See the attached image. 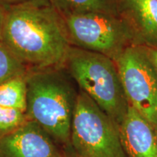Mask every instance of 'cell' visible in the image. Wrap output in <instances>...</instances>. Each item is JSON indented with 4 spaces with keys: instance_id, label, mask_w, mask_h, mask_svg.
Listing matches in <instances>:
<instances>
[{
    "instance_id": "30bf717a",
    "label": "cell",
    "mask_w": 157,
    "mask_h": 157,
    "mask_svg": "<svg viewBox=\"0 0 157 157\" xmlns=\"http://www.w3.org/2000/svg\"><path fill=\"white\" fill-rule=\"evenodd\" d=\"M61 15L74 13H103L119 15L117 0H51Z\"/></svg>"
},
{
    "instance_id": "5b68a950",
    "label": "cell",
    "mask_w": 157,
    "mask_h": 157,
    "mask_svg": "<svg viewBox=\"0 0 157 157\" xmlns=\"http://www.w3.org/2000/svg\"><path fill=\"white\" fill-rule=\"evenodd\" d=\"M70 144L79 157H127L119 125L82 90L76 97Z\"/></svg>"
},
{
    "instance_id": "277c9868",
    "label": "cell",
    "mask_w": 157,
    "mask_h": 157,
    "mask_svg": "<svg viewBox=\"0 0 157 157\" xmlns=\"http://www.w3.org/2000/svg\"><path fill=\"white\" fill-rule=\"evenodd\" d=\"M72 46L104 55L113 60L129 46L140 44L124 17L103 13L62 15Z\"/></svg>"
},
{
    "instance_id": "4fadbf2b",
    "label": "cell",
    "mask_w": 157,
    "mask_h": 157,
    "mask_svg": "<svg viewBox=\"0 0 157 157\" xmlns=\"http://www.w3.org/2000/svg\"><path fill=\"white\" fill-rule=\"evenodd\" d=\"M29 120L26 113L0 105V133L8 134Z\"/></svg>"
},
{
    "instance_id": "8fae6325",
    "label": "cell",
    "mask_w": 157,
    "mask_h": 157,
    "mask_svg": "<svg viewBox=\"0 0 157 157\" xmlns=\"http://www.w3.org/2000/svg\"><path fill=\"white\" fill-rule=\"evenodd\" d=\"M26 77H17L0 84V105L26 113Z\"/></svg>"
},
{
    "instance_id": "3957f363",
    "label": "cell",
    "mask_w": 157,
    "mask_h": 157,
    "mask_svg": "<svg viewBox=\"0 0 157 157\" xmlns=\"http://www.w3.org/2000/svg\"><path fill=\"white\" fill-rule=\"evenodd\" d=\"M65 65L82 91L119 126L126 116L129 103L114 60L72 46Z\"/></svg>"
},
{
    "instance_id": "9c48e42d",
    "label": "cell",
    "mask_w": 157,
    "mask_h": 157,
    "mask_svg": "<svg viewBox=\"0 0 157 157\" xmlns=\"http://www.w3.org/2000/svg\"><path fill=\"white\" fill-rule=\"evenodd\" d=\"M124 18L140 44L157 47V0H121Z\"/></svg>"
},
{
    "instance_id": "ba28073f",
    "label": "cell",
    "mask_w": 157,
    "mask_h": 157,
    "mask_svg": "<svg viewBox=\"0 0 157 157\" xmlns=\"http://www.w3.org/2000/svg\"><path fill=\"white\" fill-rule=\"evenodd\" d=\"M119 132L127 157H157V130L130 105Z\"/></svg>"
},
{
    "instance_id": "6da1fadb",
    "label": "cell",
    "mask_w": 157,
    "mask_h": 157,
    "mask_svg": "<svg viewBox=\"0 0 157 157\" xmlns=\"http://www.w3.org/2000/svg\"><path fill=\"white\" fill-rule=\"evenodd\" d=\"M2 42L32 71L61 68L72 47L52 2L7 8Z\"/></svg>"
},
{
    "instance_id": "7a4b0ae2",
    "label": "cell",
    "mask_w": 157,
    "mask_h": 157,
    "mask_svg": "<svg viewBox=\"0 0 157 157\" xmlns=\"http://www.w3.org/2000/svg\"><path fill=\"white\" fill-rule=\"evenodd\" d=\"M29 119L54 140L70 143L77 94L60 68L31 71L26 77Z\"/></svg>"
},
{
    "instance_id": "52a82bcc",
    "label": "cell",
    "mask_w": 157,
    "mask_h": 157,
    "mask_svg": "<svg viewBox=\"0 0 157 157\" xmlns=\"http://www.w3.org/2000/svg\"><path fill=\"white\" fill-rule=\"evenodd\" d=\"M0 157H63L52 137L32 120L0 138Z\"/></svg>"
},
{
    "instance_id": "7c38bea8",
    "label": "cell",
    "mask_w": 157,
    "mask_h": 157,
    "mask_svg": "<svg viewBox=\"0 0 157 157\" xmlns=\"http://www.w3.org/2000/svg\"><path fill=\"white\" fill-rule=\"evenodd\" d=\"M31 71L15 54L0 41V84L12 78L27 76Z\"/></svg>"
},
{
    "instance_id": "2e32d148",
    "label": "cell",
    "mask_w": 157,
    "mask_h": 157,
    "mask_svg": "<svg viewBox=\"0 0 157 157\" xmlns=\"http://www.w3.org/2000/svg\"><path fill=\"white\" fill-rule=\"evenodd\" d=\"M7 9L0 6V41H2V30L4 22H5V15Z\"/></svg>"
},
{
    "instance_id": "5bb4252c",
    "label": "cell",
    "mask_w": 157,
    "mask_h": 157,
    "mask_svg": "<svg viewBox=\"0 0 157 157\" xmlns=\"http://www.w3.org/2000/svg\"><path fill=\"white\" fill-rule=\"evenodd\" d=\"M51 0H0V6L7 9L16 6L50 3Z\"/></svg>"
},
{
    "instance_id": "9a60e30c",
    "label": "cell",
    "mask_w": 157,
    "mask_h": 157,
    "mask_svg": "<svg viewBox=\"0 0 157 157\" xmlns=\"http://www.w3.org/2000/svg\"><path fill=\"white\" fill-rule=\"evenodd\" d=\"M143 47L157 71V47H149L146 45H143Z\"/></svg>"
},
{
    "instance_id": "e0dca14e",
    "label": "cell",
    "mask_w": 157,
    "mask_h": 157,
    "mask_svg": "<svg viewBox=\"0 0 157 157\" xmlns=\"http://www.w3.org/2000/svg\"><path fill=\"white\" fill-rule=\"evenodd\" d=\"M68 156H69V157H79V156H78L76 154H74V152L73 153H71L70 154H68Z\"/></svg>"
},
{
    "instance_id": "8992f818",
    "label": "cell",
    "mask_w": 157,
    "mask_h": 157,
    "mask_svg": "<svg viewBox=\"0 0 157 157\" xmlns=\"http://www.w3.org/2000/svg\"><path fill=\"white\" fill-rule=\"evenodd\" d=\"M115 63L129 105L157 130V71L143 45L127 48Z\"/></svg>"
}]
</instances>
